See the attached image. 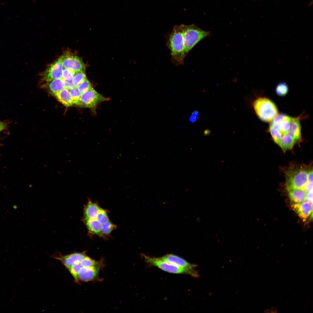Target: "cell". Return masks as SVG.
Returning a JSON list of instances; mask_svg holds the SVG:
<instances>
[{"label": "cell", "instance_id": "cell-1", "mask_svg": "<svg viewBox=\"0 0 313 313\" xmlns=\"http://www.w3.org/2000/svg\"><path fill=\"white\" fill-rule=\"evenodd\" d=\"M300 117H293L283 114H278L270 122L269 131L274 141L278 144L284 136L292 137L296 143L301 140Z\"/></svg>", "mask_w": 313, "mask_h": 313}, {"label": "cell", "instance_id": "cell-2", "mask_svg": "<svg viewBox=\"0 0 313 313\" xmlns=\"http://www.w3.org/2000/svg\"><path fill=\"white\" fill-rule=\"evenodd\" d=\"M167 44L170 51L173 62L176 65L183 64L186 55L181 25L174 26L169 35Z\"/></svg>", "mask_w": 313, "mask_h": 313}, {"label": "cell", "instance_id": "cell-3", "mask_svg": "<svg viewBox=\"0 0 313 313\" xmlns=\"http://www.w3.org/2000/svg\"><path fill=\"white\" fill-rule=\"evenodd\" d=\"M181 26L186 55L198 43L210 35V32L204 30L194 25L182 24Z\"/></svg>", "mask_w": 313, "mask_h": 313}, {"label": "cell", "instance_id": "cell-4", "mask_svg": "<svg viewBox=\"0 0 313 313\" xmlns=\"http://www.w3.org/2000/svg\"><path fill=\"white\" fill-rule=\"evenodd\" d=\"M253 106L258 116L264 121L270 122L278 114L275 105L265 97L257 98L253 102Z\"/></svg>", "mask_w": 313, "mask_h": 313}, {"label": "cell", "instance_id": "cell-5", "mask_svg": "<svg viewBox=\"0 0 313 313\" xmlns=\"http://www.w3.org/2000/svg\"><path fill=\"white\" fill-rule=\"evenodd\" d=\"M308 171L304 168L287 170L285 174V182L287 190L298 189L305 191V186L309 182L307 178Z\"/></svg>", "mask_w": 313, "mask_h": 313}, {"label": "cell", "instance_id": "cell-6", "mask_svg": "<svg viewBox=\"0 0 313 313\" xmlns=\"http://www.w3.org/2000/svg\"><path fill=\"white\" fill-rule=\"evenodd\" d=\"M144 256L145 261L148 264L157 267L164 271L173 274H187L196 278L199 276V275L165 261L160 257Z\"/></svg>", "mask_w": 313, "mask_h": 313}, {"label": "cell", "instance_id": "cell-7", "mask_svg": "<svg viewBox=\"0 0 313 313\" xmlns=\"http://www.w3.org/2000/svg\"><path fill=\"white\" fill-rule=\"evenodd\" d=\"M92 87L81 94L78 106L95 110L97 105L102 102L108 100Z\"/></svg>", "mask_w": 313, "mask_h": 313}, {"label": "cell", "instance_id": "cell-8", "mask_svg": "<svg viewBox=\"0 0 313 313\" xmlns=\"http://www.w3.org/2000/svg\"><path fill=\"white\" fill-rule=\"evenodd\" d=\"M61 56L50 65L41 74L42 80L47 81L62 78L63 65Z\"/></svg>", "mask_w": 313, "mask_h": 313}, {"label": "cell", "instance_id": "cell-9", "mask_svg": "<svg viewBox=\"0 0 313 313\" xmlns=\"http://www.w3.org/2000/svg\"><path fill=\"white\" fill-rule=\"evenodd\" d=\"M62 56L63 67L72 70L75 72L84 71L85 65L78 56L70 52H66Z\"/></svg>", "mask_w": 313, "mask_h": 313}, {"label": "cell", "instance_id": "cell-10", "mask_svg": "<svg viewBox=\"0 0 313 313\" xmlns=\"http://www.w3.org/2000/svg\"><path fill=\"white\" fill-rule=\"evenodd\" d=\"M160 258L165 261L199 275L195 270L196 265L188 262L179 256L174 254H168L160 257Z\"/></svg>", "mask_w": 313, "mask_h": 313}, {"label": "cell", "instance_id": "cell-11", "mask_svg": "<svg viewBox=\"0 0 313 313\" xmlns=\"http://www.w3.org/2000/svg\"><path fill=\"white\" fill-rule=\"evenodd\" d=\"M86 255L83 252H75L65 255L58 253L53 255V257L60 260L68 269L74 264L80 263Z\"/></svg>", "mask_w": 313, "mask_h": 313}, {"label": "cell", "instance_id": "cell-12", "mask_svg": "<svg viewBox=\"0 0 313 313\" xmlns=\"http://www.w3.org/2000/svg\"><path fill=\"white\" fill-rule=\"evenodd\" d=\"M101 265L92 267H82L74 279L77 283L79 281L87 282L93 280L97 276Z\"/></svg>", "mask_w": 313, "mask_h": 313}, {"label": "cell", "instance_id": "cell-13", "mask_svg": "<svg viewBox=\"0 0 313 313\" xmlns=\"http://www.w3.org/2000/svg\"><path fill=\"white\" fill-rule=\"evenodd\" d=\"M292 208L298 216L305 220L312 214V203L307 201L299 203L293 204Z\"/></svg>", "mask_w": 313, "mask_h": 313}, {"label": "cell", "instance_id": "cell-14", "mask_svg": "<svg viewBox=\"0 0 313 313\" xmlns=\"http://www.w3.org/2000/svg\"><path fill=\"white\" fill-rule=\"evenodd\" d=\"M65 81L61 78L46 81L43 86L50 93L54 95L65 88Z\"/></svg>", "mask_w": 313, "mask_h": 313}, {"label": "cell", "instance_id": "cell-15", "mask_svg": "<svg viewBox=\"0 0 313 313\" xmlns=\"http://www.w3.org/2000/svg\"><path fill=\"white\" fill-rule=\"evenodd\" d=\"M289 197L293 204L299 203L306 200V192L298 189L287 190Z\"/></svg>", "mask_w": 313, "mask_h": 313}, {"label": "cell", "instance_id": "cell-16", "mask_svg": "<svg viewBox=\"0 0 313 313\" xmlns=\"http://www.w3.org/2000/svg\"><path fill=\"white\" fill-rule=\"evenodd\" d=\"M54 95L59 102L66 107L71 106L73 104L69 91L65 88Z\"/></svg>", "mask_w": 313, "mask_h": 313}, {"label": "cell", "instance_id": "cell-17", "mask_svg": "<svg viewBox=\"0 0 313 313\" xmlns=\"http://www.w3.org/2000/svg\"><path fill=\"white\" fill-rule=\"evenodd\" d=\"M100 208L96 204L89 202L85 208L84 220L96 218Z\"/></svg>", "mask_w": 313, "mask_h": 313}, {"label": "cell", "instance_id": "cell-18", "mask_svg": "<svg viewBox=\"0 0 313 313\" xmlns=\"http://www.w3.org/2000/svg\"><path fill=\"white\" fill-rule=\"evenodd\" d=\"M84 221L88 230L90 232L97 234H101L102 224L96 218Z\"/></svg>", "mask_w": 313, "mask_h": 313}, {"label": "cell", "instance_id": "cell-19", "mask_svg": "<svg viewBox=\"0 0 313 313\" xmlns=\"http://www.w3.org/2000/svg\"><path fill=\"white\" fill-rule=\"evenodd\" d=\"M86 78L84 71L75 72L72 81L73 87L77 88Z\"/></svg>", "mask_w": 313, "mask_h": 313}, {"label": "cell", "instance_id": "cell-20", "mask_svg": "<svg viewBox=\"0 0 313 313\" xmlns=\"http://www.w3.org/2000/svg\"><path fill=\"white\" fill-rule=\"evenodd\" d=\"M70 92L73 104L78 105L81 94L77 87H73L69 90Z\"/></svg>", "mask_w": 313, "mask_h": 313}, {"label": "cell", "instance_id": "cell-21", "mask_svg": "<svg viewBox=\"0 0 313 313\" xmlns=\"http://www.w3.org/2000/svg\"><path fill=\"white\" fill-rule=\"evenodd\" d=\"M288 88L287 85L285 83L281 82L277 85L276 91L278 95L284 96L288 92Z\"/></svg>", "mask_w": 313, "mask_h": 313}, {"label": "cell", "instance_id": "cell-22", "mask_svg": "<svg viewBox=\"0 0 313 313\" xmlns=\"http://www.w3.org/2000/svg\"><path fill=\"white\" fill-rule=\"evenodd\" d=\"M92 88L90 82L87 78L84 80L77 87L81 94Z\"/></svg>", "mask_w": 313, "mask_h": 313}, {"label": "cell", "instance_id": "cell-23", "mask_svg": "<svg viewBox=\"0 0 313 313\" xmlns=\"http://www.w3.org/2000/svg\"><path fill=\"white\" fill-rule=\"evenodd\" d=\"M96 219L102 224L109 220L105 211L101 208L99 210Z\"/></svg>", "mask_w": 313, "mask_h": 313}, {"label": "cell", "instance_id": "cell-24", "mask_svg": "<svg viewBox=\"0 0 313 313\" xmlns=\"http://www.w3.org/2000/svg\"><path fill=\"white\" fill-rule=\"evenodd\" d=\"M114 227V225L109 220L102 224L101 234L107 235L109 234Z\"/></svg>", "mask_w": 313, "mask_h": 313}, {"label": "cell", "instance_id": "cell-25", "mask_svg": "<svg viewBox=\"0 0 313 313\" xmlns=\"http://www.w3.org/2000/svg\"><path fill=\"white\" fill-rule=\"evenodd\" d=\"M80 262L74 264L69 268L68 270L74 279L76 278L77 274L82 266Z\"/></svg>", "mask_w": 313, "mask_h": 313}, {"label": "cell", "instance_id": "cell-26", "mask_svg": "<svg viewBox=\"0 0 313 313\" xmlns=\"http://www.w3.org/2000/svg\"><path fill=\"white\" fill-rule=\"evenodd\" d=\"M75 72L68 69L65 68L63 70L62 78L65 81H70L73 78Z\"/></svg>", "mask_w": 313, "mask_h": 313}, {"label": "cell", "instance_id": "cell-27", "mask_svg": "<svg viewBox=\"0 0 313 313\" xmlns=\"http://www.w3.org/2000/svg\"><path fill=\"white\" fill-rule=\"evenodd\" d=\"M306 200L312 203L313 190L308 191L306 193Z\"/></svg>", "mask_w": 313, "mask_h": 313}, {"label": "cell", "instance_id": "cell-28", "mask_svg": "<svg viewBox=\"0 0 313 313\" xmlns=\"http://www.w3.org/2000/svg\"><path fill=\"white\" fill-rule=\"evenodd\" d=\"M307 178L309 182H313V171L312 169L308 170L307 174Z\"/></svg>", "mask_w": 313, "mask_h": 313}, {"label": "cell", "instance_id": "cell-29", "mask_svg": "<svg viewBox=\"0 0 313 313\" xmlns=\"http://www.w3.org/2000/svg\"><path fill=\"white\" fill-rule=\"evenodd\" d=\"M65 88L69 90L73 87L72 81H65Z\"/></svg>", "mask_w": 313, "mask_h": 313}, {"label": "cell", "instance_id": "cell-30", "mask_svg": "<svg viewBox=\"0 0 313 313\" xmlns=\"http://www.w3.org/2000/svg\"><path fill=\"white\" fill-rule=\"evenodd\" d=\"M7 125V123L2 122L0 121V132L6 128Z\"/></svg>", "mask_w": 313, "mask_h": 313}]
</instances>
